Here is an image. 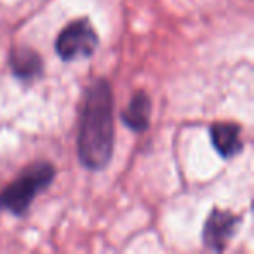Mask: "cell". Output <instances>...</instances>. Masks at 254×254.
I'll return each instance as SVG.
<instances>
[{"mask_svg": "<svg viewBox=\"0 0 254 254\" xmlns=\"http://www.w3.org/2000/svg\"><path fill=\"white\" fill-rule=\"evenodd\" d=\"M239 223V216L232 214L228 211H219L214 209L209 214L204 226V244L212 251H223L228 240L233 237Z\"/></svg>", "mask_w": 254, "mask_h": 254, "instance_id": "obj_4", "label": "cell"}, {"mask_svg": "<svg viewBox=\"0 0 254 254\" xmlns=\"http://www.w3.org/2000/svg\"><path fill=\"white\" fill-rule=\"evenodd\" d=\"M113 153V94L108 80L99 78L87 89L78 132V157L87 169L99 171Z\"/></svg>", "mask_w": 254, "mask_h": 254, "instance_id": "obj_1", "label": "cell"}, {"mask_svg": "<svg viewBox=\"0 0 254 254\" xmlns=\"http://www.w3.org/2000/svg\"><path fill=\"white\" fill-rule=\"evenodd\" d=\"M211 139L218 153L225 159L237 155L242 150L240 127L230 122H218L211 126Z\"/></svg>", "mask_w": 254, "mask_h": 254, "instance_id": "obj_5", "label": "cell"}, {"mask_svg": "<svg viewBox=\"0 0 254 254\" xmlns=\"http://www.w3.org/2000/svg\"><path fill=\"white\" fill-rule=\"evenodd\" d=\"M99 39L87 19L73 21L56 39V53L64 61L89 58L96 51Z\"/></svg>", "mask_w": 254, "mask_h": 254, "instance_id": "obj_3", "label": "cell"}, {"mask_svg": "<svg viewBox=\"0 0 254 254\" xmlns=\"http://www.w3.org/2000/svg\"><path fill=\"white\" fill-rule=\"evenodd\" d=\"M150 110H152V103H150L148 94L143 91L136 92L129 106L122 112L124 124L136 132L145 131L150 122Z\"/></svg>", "mask_w": 254, "mask_h": 254, "instance_id": "obj_6", "label": "cell"}, {"mask_svg": "<svg viewBox=\"0 0 254 254\" xmlns=\"http://www.w3.org/2000/svg\"><path fill=\"white\" fill-rule=\"evenodd\" d=\"M54 166L49 162H37L30 166L0 193V211L5 209L16 216L25 214L37 193H40L54 180Z\"/></svg>", "mask_w": 254, "mask_h": 254, "instance_id": "obj_2", "label": "cell"}, {"mask_svg": "<svg viewBox=\"0 0 254 254\" xmlns=\"http://www.w3.org/2000/svg\"><path fill=\"white\" fill-rule=\"evenodd\" d=\"M11 68L16 77L30 80L42 73V60L35 51L28 47H16L11 54Z\"/></svg>", "mask_w": 254, "mask_h": 254, "instance_id": "obj_7", "label": "cell"}]
</instances>
